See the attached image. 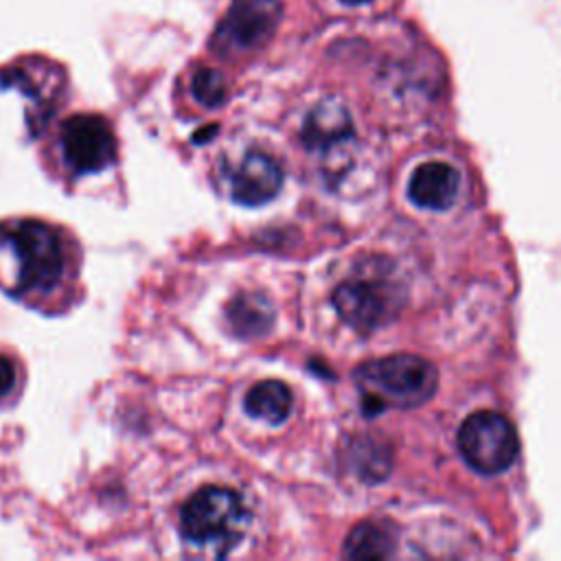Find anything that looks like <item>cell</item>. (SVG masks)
<instances>
[{"label":"cell","mask_w":561,"mask_h":561,"mask_svg":"<svg viewBox=\"0 0 561 561\" xmlns=\"http://www.w3.org/2000/svg\"><path fill=\"white\" fill-rule=\"evenodd\" d=\"M68 272V250L61 232L42 219H9L0 224V289L37 307L50 298Z\"/></svg>","instance_id":"1"},{"label":"cell","mask_w":561,"mask_h":561,"mask_svg":"<svg viewBox=\"0 0 561 561\" xmlns=\"http://www.w3.org/2000/svg\"><path fill=\"white\" fill-rule=\"evenodd\" d=\"M405 300L403 280L386 256H368L333 289L337 316L357 333H373L397 318Z\"/></svg>","instance_id":"2"},{"label":"cell","mask_w":561,"mask_h":561,"mask_svg":"<svg viewBox=\"0 0 561 561\" xmlns=\"http://www.w3.org/2000/svg\"><path fill=\"white\" fill-rule=\"evenodd\" d=\"M362 390L364 414L375 416L386 408H419L427 403L438 388V370L432 362L394 353L364 362L355 370Z\"/></svg>","instance_id":"3"},{"label":"cell","mask_w":561,"mask_h":561,"mask_svg":"<svg viewBox=\"0 0 561 561\" xmlns=\"http://www.w3.org/2000/svg\"><path fill=\"white\" fill-rule=\"evenodd\" d=\"M248 522L250 513L237 491L202 486L182 506L180 533L191 546L224 557L243 539Z\"/></svg>","instance_id":"4"},{"label":"cell","mask_w":561,"mask_h":561,"mask_svg":"<svg viewBox=\"0 0 561 561\" xmlns=\"http://www.w3.org/2000/svg\"><path fill=\"white\" fill-rule=\"evenodd\" d=\"M458 447L465 460L480 473L506 471L519 451L515 425L500 412L480 410L469 414L458 430Z\"/></svg>","instance_id":"5"},{"label":"cell","mask_w":561,"mask_h":561,"mask_svg":"<svg viewBox=\"0 0 561 561\" xmlns=\"http://www.w3.org/2000/svg\"><path fill=\"white\" fill-rule=\"evenodd\" d=\"M59 151L72 173H99L116 158V136L103 116L72 114L61 123Z\"/></svg>","instance_id":"6"},{"label":"cell","mask_w":561,"mask_h":561,"mask_svg":"<svg viewBox=\"0 0 561 561\" xmlns=\"http://www.w3.org/2000/svg\"><path fill=\"white\" fill-rule=\"evenodd\" d=\"M280 13V0H232L215 31L213 46L221 53L256 50L274 35Z\"/></svg>","instance_id":"7"},{"label":"cell","mask_w":561,"mask_h":561,"mask_svg":"<svg viewBox=\"0 0 561 561\" xmlns=\"http://www.w3.org/2000/svg\"><path fill=\"white\" fill-rule=\"evenodd\" d=\"M230 197L241 206H261L274 199L283 186L280 164L263 153L248 151L241 160L228 171Z\"/></svg>","instance_id":"8"},{"label":"cell","mask_w":561,"mask_h":561,"mask_svg":"<svg viewBox=\"0 0 561 561\" xmlns=\"http://www.w3.org/2000/svg\"><path fill=\"white\" fill-rule=\"evenodd\" d=\"M355 136L348 107L337 99H322L307 114L300 140L311 151H331L348 145Z\"/></svg>","instance_id":"9"},{"label":"cell","mask_w":561,"mask_h":561,"mask_svg":"<svg viewBox=\"0 0 561 561\" xmlns=\"http://www.w3.org/2000/svg\"><path fill=\"white\" fill-rule=\"evenodd\" d=\"M460 175L447 162H425L421 164L408 184V195L419 208L430 210H447L458 195Z\"/></svg>","instance_id":"10"},{"label":"cell","mask_w":561,"mask_h":561,"mask_svg":"<svg viewBox=\"0 0 561 561\" xmlns=\"http://www.w3.org/2000/svg\"><path fill=\"white\" fill-rule=\"evenodd\" d=\"M226 320L234 335L259 337L274 327V307L263 294L241 291L226 305Z\"/></svg>","instance_id":"11"},{"label":"cell","mask_w":561,"mask_h":561,"mask_svg":"<svg viewBox=\"0 0 561 561\" xmlns=\"http://www.w3.org/2000/svg\"><path fill=\"white\" fill-rule=\"evenodd\" d=\"M243 405L250 416L261 419L270 425H278L289 416L294 408V394L287 383L278 379H265L248 390Z\"/></svg>","instance_id":"12"},{"label":"cell","mask_w":561,"mask_h":561,"mask_svg":"<svg viewBox=\"0 0 561 561\" xmlns=\"http://www.w3.org/2000/svg\"><path fill=\"white\" fill-rule=\"evenodd\" d=\"M397 548V533L386 522H362L357 524L346 541L344 554L353 559H386L392 557Z\"/></svg>","instance_id":"13"},{"label":"cell","mask_w":561,"mask_h":561,"mask_svg":"<svg viewBox=\"0 0 561 561\" xmlns=\"http://www.w3.org/2000/svg\"><path fill=\"white\" fill-rule=\"evenodd\" d=\"M42 70L44 66H35L33 61L26 64H13L7 66L4 70H0V88H15L22 94H26L35 107L39 110L37 114V123H35V134H37V125L42 121H46V116L53 110V94L55 90L46 88V81L42 83Z\"/></svg>","instance_id":"14"},{"label":"cell","mask_w":561,"mask_h":561,"mask_svg":"<svg viewBox=\"0 0 561 561\" xmlns=\"http://www.w3.org/2000/svg\"><path fill=\"white\" fill-rule=\"evenodd\" d=\"M390 449L383 440L373 436H357L348 445V462L357 478L364 482H377L388 476L390 471Z\"/></svg>","instance_id":"15"},{"label":"cell","mask_w":561,"mask_h":561,"mask_svg":"<svg viewBox=\"0 0 561 561\" xmlns=\"http://www.w3.org/2000/svg\"><path fill=\"white\" fill-rule=\"evenodd\" d=\"M191 90L197 103L204 107H219L228 96V83L226 77L215 68H199L193 75Z\"/></svg>","instance_id":"16"},{"label":"cell","mask_w":561,"mask_h":561,"mask_svg":"<svg viewBox=\"0 0 561 561\" xmlns=\"http://www.w3.org/2000/svg\"><path fill=\"white\" fill-rule=\"evenodd\" d=\"M20 388V364L11 353L0 351V401H9Z\"/></svg>","instance_id":"17"},{"label":"cell","mask_w":561,"mask_h":561,"mask_svg":"<svg viewBox=\"0 0 561 561\" xmlns=\"http://www.w3.org/2000/svg\"><path fill=\"white\" fill-rule=\"evenodd\" d=\"M346 4H364V2H370V0H342Z\"/></svg>","instance_id":"18"}]
</instances>
